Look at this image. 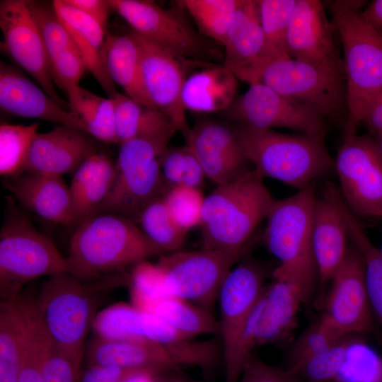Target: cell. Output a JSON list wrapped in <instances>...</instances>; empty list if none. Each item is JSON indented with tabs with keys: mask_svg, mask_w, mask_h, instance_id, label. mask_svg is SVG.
Listing matches in <instances>:
<instances>
[{
	"mask_svg": "<svg viewBox=\"0 0 382 382\" xmlns=\"http://www.w3.org/2000/svg\"><path fill=\"white\" fill-rule=\"evenodd\" d=\"M66 257L68 272L86 282L129 278V266L162 255L134 221L97 213L75 226Z\"/></svg>",
	"mask_w": 382,
	"mask_h": 382,
	"instance_id": "obj_1",
	"label": "cell"
},
{
	"mask_svg": "<svg viewBox=\"0 0 382 382\" xmlns=\"http://www.w3.org/2000/svg\"><path fill=\"white\" fill-rule=\"evenodd\" d=\"M274 201L263 178L253 169L216 186L204 199L199 226L202 248L241 258Z\"/></svg>",
	"mask_w": 382,
	"mask_h": 382,
	"instance_id": "obj_2",
	"label": "cell"
},
{
	"mask_svg": "<svg viewBox=\"0 0 382 382\" xmlns=\"http://www.w3.org/2000/svg\"><path fill=\"white\" fill-rule=\"evenodd\" d=\"M363 5L361 1H336L331 7L344 52L348 110L345 134L356 133L382 93V35L361 16Z\"/></svg>",
	"mask_w": 382,
	"mask_h": 382,
	"instance_id": "obj_3",
	"label": "cell"
},
{
	"mask_svg": "<svg viewBox=\"0 0 382 382\" xmlns=\"http://www.w3.org/2000/svg\"><path fill=\"white\" fill-rule=\"evenodd\" d=\"M233 129L245 157L263 178L301 190L312 186L335 167L324 137L286 134L241 124Z\"/></svg>",
	"mask_w": 382,
	"mask_h": 382,
	"instance_id": "obj_4",
	"label": "cell"
},
{
	"mask_svg": "<svg viewBox=\"0 0 382 382\" xmlns=\"http://www.w3.org/2000/svg\"><path fill=\"white\" fill-rule=\"evenodd\" d=\"M316 197L312 185L275 200L262 236L266 248L280 262L272 272L274 279L298 286L304 303L311 300L318 275L312 241Z\"/></svg>",
	"mask_w": 382,
	"mask_h": 382,
	"instance_id": "obj_5",
	"label": "cell"
},
{
	"mask_svg": "<svg viewBox=\"0 0 382 382\" xmlns=\"http://www.w3.org/2000/svg\"><path fill=\"white\" fill-rule=\"evenodd\" d=\"M125 284L127 279L86 282L68 272L49 277L33 299L52 342L82 361L99 306L110 290Z\"/></svg>",
	"mask_w": 382,
	"mask_h": 382,
	"instance_id": "obj_6",
	"label": "cell"
},
{
	"mask_svg": "<svg viewBox=\"0 0 382 382\" xmlns=\"http://www.w3.org/2000/svg\"><path fill=\"white\" fill-rule=\"evenodd\" d=\"M265 268L252 260L232 268L219 291V336L224 382H238L257 345L256 331L264 304Z\"/></svg>",
	"mask_w": 382,
	"mask_h": 382,
	"instance_id": "obj_7",
	"label": "cell"
},
{
	"mask_svg": "<svg viewBox=\"0 0 382 382\" xmlns=\"http://www.w3.org/2000/svg\"><path fill=\"white\" fill-rule=\"evenodd\" d=\"M11 202L0 231L1 301L17 297L35 279L68 272L66 257Z\"/></svg>",
	"mask_w": 382,
	"mask_h": 382,
	"instance_id": "obj_8",
	"label": "cell"
},
{
	"mask_svg": "<svg viewBox=\"0 0 382 382\" xmlns=\"http://www.w3.org/2000/svg\"><path fill=\"white\" fill-rule=\"evenodd\" d=\"M173 135L140 136L120 145L114 183L97 213H112L136 222L144 208L164 194L161 163Z\"/></svg>",
	"mask_w": 382,
	"mask_h": 382,
	"instance_id": "obj_9",
	"label": "cell"
},
{
	"mask_svg": "<svg viewBox=\"0 0 382 382\" xmlns=\"http://www.w3.org/2000/svg\"><path fill=\"white\" fill-rule=\"evenodd\" d=\"M343 66L313 64L292 58L267 64L260 82L276 92L338 120L347 110Z\"/></svg>",
	"mask_w": 382,
	"mask_h": 382,
	"instance_id": "obj_10",
	"label": "cell"
},
{
	"mask_svg": "<svg viewBox=\"0 0 382 382\" xmlns=\"http://www.w3.org/2000/svg\"><path fill=\"white\" fill-rule=\"evenodd\" d=\"M335 168L340 194L357 218L382 217V155L371 137L345 134Z\"/></svg>",
	"mask_w": 382,
	"mask_h": 382,
	"instance_id": "obj_11",
	"label": "cell"
},
{
	"mask_svg": "<svg viewBox=\"0 0 382 382\" xmlns=\"http://www.w3.org/2000/svg\"><path fill=\"white\" fill-rule=\"evenodd\" d=\"M239 259L231 254L202 248L164 253L157 263L165 273L170 296L210 312L226 277Z\"/></svg>",
	"mask_w": 382,
	"mask_h": 382,
	"instance_id": "obj_12",
	"label": "cell"
},
{
	"mask_svg": "<svg viewBox=\"0 0 382 382\" xmlns=\"http://www.w3.org/2000/svg\"><path fill=\"white\" fill-rule=\"evenodd\" d=\"M111 10L129 23L134 32L185 59L209 60L217 56L184 16L152 1L108 0Z\"/></svg>",
	"mask_w": 382,
	"mask_h": 382,
	"instance_id": "obj_13",
	"label": "cell"
},
{
	"mask_svg": "<svg viewBox=\"0 0 382 382\" xmlns=\"http://www.w3.org/2000/svg\"><path fill=\"white\" fill-rule=\"evenodd\" d=\"M228 119L259 129L288 128L301 134L324 137L325 117L303 103L281 95L259 82L225 110Z\"/></svg>",
	"mask_w": 382,
	"mask_h": 382,
	"instance_id": "obj_14",
	"label": "cell"
},
{
	"mask_svg": "<svg viewBox=\"0 0 382 382\" xmlns=\"http://www.w3.org/2000/svg\"><path fill=\"white\" fill-rule=\"evenodd\" d=\"M2 48L38 85L62 108L69 103L57 93L49 70L46 50L28 0L0 1Z\"/></svg>",
	"mask_w": 382,
	"mask_h": 382,
	"instance_id": "obj_15",
	"label": "cell"
},
{
	"mask_svg": "<svg viewBox=\"0 0 382 382\" xmlns=\"http://www.w3.org/2000/svg\"><path fill=\"white\" fill-rule=\"evenodd\" d=\"M138 42L144 88L155 108L163 112L185 139L190 129L182 101L187 59L132 30Z\"/></svg>",
	"mask_w": 382,
	"mask_h": 382,
	"instance_id": "obj_16",
	"label": "cell"
},
{
	"mask_svg": "<svg viewBox=\"0 0 382 382\" xmlns=\"http://www.w3.org/2000/svg\"><path fill=\"white\" fill-rule=\"evenodd\" d=\"M323 316L342 337L372 328V310L365 279V263L352 244L331 280Z\"/></svg>",
	"mask_w": 382,
	"mask_h": 382,
	"instance_id": "obj_17",
	"label": "cell"
},
{
	"mask_svg": "<svg viewBox=\"0 0 382 382\" xmlns=\"http://www.w3.org/2000/svg\"><path fill=\"white\" fill-rule=\"evenodd\" d=\"M348 226L344 201L332 185L316 197L313 224V250L318 276L322 284L331 282L342 263L349 246Z\"/></svg>",
	"mask_w": 382,
	"mask_h": 382,
	"instance_id": "obj_18",
	"label": "cell"
},
{
	"mask_svg": "<svg viewBox=\"0 0 382 382\" xmlns=\"http://www.w3.org/2000/svg\"><path fill=\"white\" fill-rule=\"evenodd\" d=\"M186 141L199 161L206 178L216 186L228 183L249 170L234 129L224 123L199 122L190 129Z\"/></svg>",
	"mask_w": 382,
	"mask_h": 382,
	"instance_id": "obj_19",
	"label": "cell"
},
{
	"mask_svg": "<svg viewBox=\"0 0 382 382\" xmlns=\"http://www.w3.org/2000/svg\"><path fill=\"white\" fill-rule=\"evenodd\" d=\"M334 24L318 0H296L289 22L286 50L301 62L343 66L334 41Z\"/></svg>",
	"mask_w": 382,
	"mask_h": 382,
	"instance_id": "obj_20",
	"label": "cell"
},
{
	"mask_svg": "<svg viewBox=\"0 0 382 382\" xmlns=\"http://www.w3.org/2000/svg\"><path fill=\"white\" fill-rule=\"evenodd\" d=\"M100 151L88 134L58 125L37 132L28 154L24 173L62 176L75 171L89 156Z\"/></svg>",
	"mask_w": 382,
	"mask_h": 382,
	"instance_id": "obj_21",
	"label": "cell"
},
{
	"mask_svg": "<svg viewBox=\"0 0 382 382\" xmlns=\"http://www.w3.org/2000/svg\"><path fill=\"white\" fill-rule=\"evenodd\" d=\"M0 107L19 117L40 119L68 126L86 133L81 120L62 108L17 67L1 61Z\"/></svg>",
	"mask_w": 382,
	"mask_h": 382,
	"instance_id": "obj_22",
	"label": "cell"
},
{
	"mask_svg": "<svg viewBox=\"0 0 382 382\" xmlns=\"http://www.w3.org/2000/svg\"><path fill=\"white\" fill-rule=\"evenodd\" d=\"M223 45L224 66L250 85L259 83L265 37L257 1L239 0Z\"/></svg>",
	"mask_w": 382,
	"mask_h": 382,
	"instance_id": "obj_23",
	"label": "cell"
},
{
	"mask_svg": "<svg viewBox=\"0 0 382 382\" xmlns=\"http://www.w3.org/2000/svg\"><path fill=\"white\" fill-rule=\"evenodd\" d=\"M3 184L13 199L39 217L57 224L77 225L71 195L62 176L23 173Z\"/></svg>",
	"mask_w": 382,
	"mask_h": 382,
	"instance_id": "obj_24",
	"label": "cell"
},
{
	"mask_svg": "<svg viewBox=\"0 0 382 382\" xmlns=\"http://www.w3.org/2000/svg\"><path fill=\"white\" fill-rule=\"evenodd\" d=\"M52 4L58 17L72 37L87 70L104 90L108 98H113L118 91L106 65V32L96 21L69 4L66 0H54Z\"/></svg>",
	"mask_w": 382,
	"mask_h": 382,
	"instance_id": "obj_25",
	"label": "cell"
},
{
	"mask_svg": "<svg viewBox=\"0 0 382 382\" xmlns=\"http://www.w3.org/2000/svg\"><path fill=\"white\" fill-rule=\"evenodd\" d=\"M86 357L88 365L148 369L159 374L180 368L163 346L146 340H108L96 337L87 347Z\"/></svg>",
	"mask_w": 382,
	"mask_h": 382,
	"instance_id": "obj_26",
	"label": "cell"
},
{
	"mask_svg": "<svg viewBox=\"0 0 382 382\" xmlns=\"http://www.w3.org/2000/svg\"><path fill=\"white\" fill-rule=\"evenodd\" d=\"M115 177V162L101 151L89 156L74 171L69 190L77 224L97 213Z\"/></svg>",
	"mask_w": 382,
	"mask_h": 382,
	"instance_id": "obj_27",
	"label": "cell"
},
{
	"mask_svg": "<svg viewBox=\"0 0 382 382\" xmlns=\"http://www.w3.org/2000/svg\"><path fill=\"white\" fill-rule=\"evenodd\" d=\"M105 57L109 75L114 83L122 87L126 95L136 102L156 109L144 88L140 50L132 31L124 35L107 33Z\"/></svg>",
	"mask_w": 382,
	"mask_h": 382,
	"instance_id": "obj_28",
	"label": "cell"
},
{
	"mask_svg": "<svg viewBox=\"0 0 382 382\" xmlns=\"http://www.w3.org/2000/svg\"><path fill=\"white\" fill-rule=\"evenodd\" d=\"M236 76L224 66L196 72L187 78L182 92L185 110L198 112L226 110L235 100Z\"/></svg>",
	"mask_w": 382,
	"mask_h": 382,
	"instance_id": "obj_29",
	"label": "cell"
},
{
	"mask_svg": "<svg viewBox=\"0 0 382 382\" xmlns=\"http://www.w3.org/2000/svg\"><path fill=\"white\" fill-rule=\"evenodd\" d=\"M301 303H304L302 293L291 282L274 279L265 288L256 331L257 345L274 342L287 333Z\"/></svg>",
	"mask_w": 382,
	"mask_h": 382,
	"instance_id": "obj_30",
	"label": "cell"
},
{
	"mask_svg": "<svg viewBox=\"0 0 382 382\" xmlns=\"http://www.w3.org/2000/svg\"><path fill=\"white\" fill-rule=\"evenodd\" d=\"M112 100L115 138L119 145L137 137L175 134L178 132L171 120L159 110L144 106L119 92Z\"/></svg>",
	"mask_w": 382,
	"mask_h": 382,
	"instance_id": "obj_31",
	"label": "cell"
},
{
	"mask_svg": "<svg viewBox=\"0 0 382 382\" xmlns=\"http://www.w3.org/2000/svg\"><path fill=\"white\" fill-rule=\"evenodd\" d=\"M25 334L21 296L0 303V382H18Z\"/></svg>",
	"mask_w": 382,
	"mask_h": 382,
	"instance_id": "obj_32",
	"label": "cell"
},
{
	"mask_svg": "<svg viewBox=\"0 0 382 382\" xmlns=\"http://www.w3.org/2000/svg\"><path fill=\"white\" fill-rule=\"evenodd\" d=\"M66 95L70 110L83 122L87 134L100 141L117 144L112 98L99 96L80 86Z\"/></svg>",
	"mask_w": 382,
	"mask_h": 382,
	"instance_id": "obj_33",
	"label": "cell"
},
{
	"mask_svg": "<svg viewBox=\"0 0 382 382\" xmlns=\"http://www.w3.org/2000/svg\"><path fill=\"white\" fill-rule=\"evenodd\" d=\"M25 313V334L18 382H44L42 363L51 340L44 327L33 296L21 294Z\"/></svg>",
	"mask_w": 382,
	"mask_h": 382,
	"instance_id": "obj_34",
	"label": "cell"
},
{
	"mask_svg": "<svg viewBox=\"0 0 382 382\" xmlns=\"http://www.w3.org/2000/svg\"><path fill=\"white\" fill-rule=\"evenodd\" d=\"M296 1V0L257 1L265 37L263 69L273 61L291 58L286 50V36Z\"/></svg>",
	"mask_w": 382,
	"mask_h": 382,
	"instance_id": "obj_35",
	"label": "cell"
},
{
	"mask_svg": "<svg viewBox=\"0 0 382 382\" xmlns=\"http://www.w3.org/2000/svg\"><path fill=\"white\" fill-rule=\"evenodd\" d=\"M153 313L190 339L201 335H219V322L211 312L175 296L163 299Z\"/></svg>",
	"mask_w": 382,
	"mask_h": 382,
	"instance_id": "obj_36",
	"label": "cell"
},
{
	"mask_svg": "<svg viewBox=\"0 0 382 382\" xmlns=\"http://www.w3.org/2000/svg\"><path fill=\"white\" fill-rule=\"evenodd\" d=\"M349 238L361 253L365 263V279L368 296L374 313L382 328V255L364 231L359 219L344 203Z\"/></svg>",
	"mask_w": 382,
	"mask_h": 382,
	"instance_id": "obj_37",
	"label": "cell"
},
{
	"mask_svg": "<svg viewBox=\"0 0 382 382\" xmlns=\"http://www.w3.org/2000/svg\"><path fill=\"white\" fill-rule=\"evenodd\" d=\"M136 223L163 254L177 251L183 243L187 233L171 216L163 195L157 197L144 208Z\"/></svg>",
	"mask_w": 382,
	"mask_h": 382,
	"instance_id": "obj_38",
	"label": "cell"
},
{
	"mask_svg": "<svg viewBox=\"0 0 382 382\" xmlns=\"http://www.w3.org/2000/svg\"><path fill=\"white\" fill-rule=\"evenodd\" d=\"M40 126L1 123L0 126V175L11 178L24 173L32 142Z\"/></svg>",
	"mask_w": 382,
	"mask_h": 382,
	"instance_id": "obj_39",
	"label": "cell"
},
{
	"mask_svg": "<svg viewBox=\"0 0 382 382\" xmlns=\"http://www.w3.org/2000/svg\"><path fill=\"white\" fill-rule=\"evenodd\" d=\"M129 285L132 305L141 311L153 313L160 301L170 296L163 270L148 260L132 267Z\"/></svg>",
	"mask_w": 382,
	"mask_h": 382,
	"instance_id": "obj_40",
	"label": "cell"
},
{
	"mask_svg": "<svg viewBox=\"0 0 382 382\" xmlns=\"http://www.w3.org/2000/svg\"><path fill=\"white\" fill-rule=\"evenodd\" d=\"M239 0H185L180 1L201 33L224 44Z\"/></svg>",
	"mask_w": 382,
	"mask_h": 382,
	"instance_id": "obj_41",
	"label": "cell"
},
{
	"mask_svg": "<svg viewBox=\"0 0 382 382\" xmlns=\"http://www.w3.org/2000/svg\"><path fill=\"white\" fill-rule=\"evenodd\" d=\"M140 310L123 302L109 306L96 314L93 324L97 337L108 340H140Z\"/></svg>",
	"mask_w": 382,
	"mask_h": 382,
	"instance_id": "obj_42",
	"label": "cell"
},
{
	"mask_svg": "<svg viewBox=\"0 0 382 382\" xmlns=\"http://www.w3.org/2000/svg\"><path fill=\"white\" fill-rule=\"evenodd\" d=\"M343 337L322 315L294 343L288 370L294 374L306 361L325 351Z\"/></svg>",
	"mask_w": 382,
	"mask_h": 382,
	"instance_id": "obj_43",
	"label": "cell"
},
{
	"mask_svg": "<svg viewBox=\"0 0 382 382\" xmlns=\"http://www.w3.org/2000/svg\"><path fill=\"white\" fill-rule=\"evenodd\" d=\"M171 216L185 231L200 226L205 197L200 188L186 185L171 187L163 195Z\"/></svg>",
	"mask_w": 382,
	"mask_h": 382,
	"instance_id": "obj_44",
	"label": "cell"
},
{
	"mask_svg": "<svg viewBox=\"0 0 382 382\" xmlns=\"http://www.w3.org/2000/svg\"><path fill=\"white\" fill-rule=\"evenodd\" d=\"M333 382H382V360L366 345L352 342Z\"/></svg>",
	"mask_w": 382,
	"mask_h": 382,
	"instance_id": "obj_45",
	"label": "cell"
},
{
	"mask_svg": "<svg viewBox=\"0 0 382 382\" xmlns=\"http://www.w3.org/2000/svg\"><path fill=\"white\" fill-rule=\"evenodd\" d=\"M30 6L48 59L66 50L77 48L69 32L58 17L52 3L49 6L44 2L30 1Z\"/></svg>",
	"mask_w": 382,
	"mask_h": 382,
	"instance_id": "obj_46",
	"label": "cell"
},
{
	"mask_svg": "<svg viewBox=\"0 0 382 382\" xmlns=\"http://www.w3.org/2000/svg\"><path fill=\"white\" fill-rule=\"evenodd\" d=\"M346 337L306 361L294 374L298 378L302 376L310 382H333L353 342Z\"/></svg>",
	"mask_w": 382,
	"mask_h": 382,
	"instance_id": "obj_47",
	"label": "cell"
},
{
	"mask_svg": "<svg viewBox=\"0 0 382 382\" xmlns=\"http://www.w3.org/2000/svg\"><path fill=\"white\" fill-rule=\"evenodd\" d=\"M49 70L54 83L66 93L79 83L87 70L77 48L69 49L48 59Z\"/></svg>",
	"mask_w": 382,
	"mask_h": 382,
	"instance_id": "obj_48",
	"label": "cell"
},
{
	"mask_svg": "<svg viewBox=\"0 0 382 382\" xmlns=\"http://www.w3.org/2000/svg\"><path fill=\"white\" fill-rule=\"evenodd\" d=\"M82 361L56 346L51 340L42 363L44 382H78Z\"/></svg>",
	"mask_w": 382,
	"mask_h": 382,
	"instance_id": "obj_49",
	"label": "cell"
},
{
	"mask_svg": "<svg viewBox=\"0 0 382 382\" xmlns=\"http://www.w3.org/2000/svg\"><path fill=\"white\" fill-rule=\"evenodd\" d=\"M238 382H299V378L288 369L271 366L252 354Z\"/></svg>",
	"mask_w": 382,
	"mask_h": 382,
	"instance_id": "obj_50",
	"label": "cell"
},
{
	"mask_svg": "<svg viewBox=\"0 0 382 382\" xmlns=\"http://www.w3.org/2000/svg\"><path fill=\"white\" fill-rule=\"evenodd\" d=\"M186 145L168 147L161 163V173L167 189L183 184L185 170Z\"/></svg>",
	"mask_w": 382,
	"mask_h": 382,
	"instance_id": "obj_51",
	"label": "cell"
},
{
	"mask_svg": "<svg viewBox=\"0 0 382 382\" xmlns=\"http://www.w3.org/2000/svg\"><path fill=\"white\" fill-rule=\"evenodd\" d=\"M132 370L116 366L87 365L81 369L78 382H122Z\"/></svg>",
	"mask_w": 382,
	"mask_h": 382,
	"instance_id": "obj_52",
	"label": "cell"
},
{
	"mask_svg": "<svg viewBox=\"0 0 382 382\" xmlns=\"http://www.w3.org/2000/svg\"><path fill=\"white\" fill-rule=\"evenodd\" d=\"M66 1L96 21L106 32L111 10L108 0H66Z\"/></svg>",
	"mask_w": 382,
	"mask_h": 382,
	"instance_id": "obj_53",
	"label": "cell"
},
{
	"mask_svg": "<svg viewBox=\"0 0 382 382\" xmlns=\"http://www.w3.org/2000/svg\"><path fill=\"white\" fill-rule=\"evenodd\" d=\"M185 163L182 185L199 188L206 175L199 161L187 144H186Z\"/></svg>",
	"mask_w": 382,
	"mask_h": 382,
	"instance_id": "obj_54",
	"label": "cell"
},
{
	"mask_svg": "<svg viewBox=\"0 0 382 382\" xmlns=\"http://www.w3.org/2000/svg\"><path fill=\"white\" fill-rule=\"evenodd\" d=\"M361 122L375 137L382 135V93L373 103Z\"/></svg>",
	"mask_w": 382,
	"mask_h": 382,
	"instance_id": "obj_55",
	"label": "cell"
},
{
	"mask_svg": "<svg viewBox=\"0 0 382 382\" xmlns=\"http://www.w3.org/2000/svg\"><path fill=\"white\" fill-rule=\"evenodd\" d=\"M361 16L378 31L382 28V0L372 1Z\"/></svg>",
	"mask_w": 382,
	"mask_h": 382,
	"instance_id": "obj_56",
	"label": "cell"
},
{
	"mask_svg": "<svg viewBox=\"0 0 382 382\" xmlns=\"http://www.w3.org/2000/svg\"><path fill=\"white\" fill-rule=\"evenodd\" d=\"M159 374L148 369H134L122 382H158Z\"/></svg>",
	"mask_w": 382,
	"mask_h": 382,
	"instance_id": "obj_57",
	"label": "cell"
},
{
	"mask_svg": "<svg viewBox=\"0 0 382 382\" xmlns=\"http://www.w3.org/2000/svg\"><path fill=\"white\" fill-rule=\"evenodd\" d=\"M158 382H192L179 374L178 370H171L158 375Z\"/></svg>",
	"mask_w": 382,
	"mask_h": 382,
	"instance_id": "obj_58",
	"label": "cell"
},
{
	"mask_svg": "<svg viewBox=\"0 0 382 382\" xmlns=\"http://www.w3.org/2000/svg\"><path fill=\"white\" fill-rule=\"evenodd\" d=\"M376 144H377V146H378V148L382 155V135H380V136H378V137H376L374 138Z\"/></svg>",
	"mask_w": 382,
	"mask_h": 382,
	"instance_id": "obj_59",
	"label": "cell"
},
{
	"mask_svg": "<svg viewBox=\"0 0 382 382\" xmlns=\"http://www.w3.org/2000/svg\"><path fill=\"white\" fill-rule=\"evenodd\" d=\"M379 250H380V252H381V253L382 255V245H381V248Z\"/></svg>",
	"mask_w": 382,
	"mask_h": 382,
	"instance_id": "obj_60",
	"label": "cell"
}]
</instances>
